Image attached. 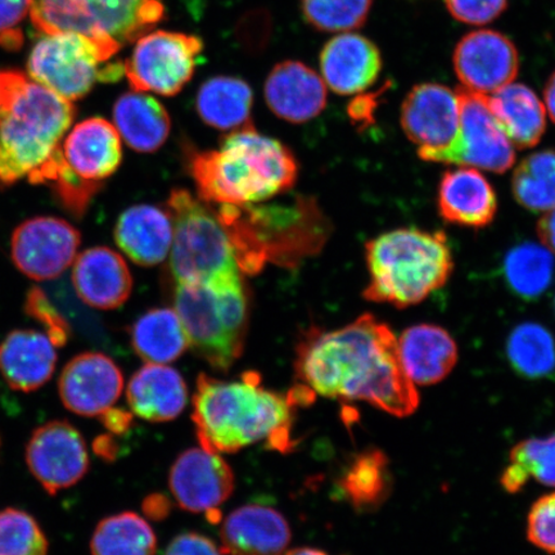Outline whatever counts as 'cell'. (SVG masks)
<instances>
[{
  "label": "cell",
  "instance_id": "1",
  "mask_svg": "<svg viewBox=\"0 0 555 555\" xmlns=\"http://www.w3.org/2000/svg\"><path fill=\"white\" fill-rule=\"evenodd\" d=\"M295 371L304 385L324 398L364 401L399 418L420 405V395L401 365L397 337L373 314L343 328L305 332Z\"/></svg>",
  "mask_w": 555,
  "mask_h": 555
},
{
  "label": "cell",
  "instance_id": "2",
  "mask_svg": "<svg viewBox=\"0 0 555 555\" xmlns=\"http://www.w3.org/2000/svg\"><path fill=\"white\" fill-rule=\"evenodd\" d=\"M293 408L287 398L260 387L259 373H245L235 382L201 374L192 421L201 448L211 453H235L260 441L286 453L293 447Z\"/></svg>",
  "mask_w": 555,
  "mask_h": 555
},
{
  "label": "cell",
  "instance_id": "3",
  "mask_svg": "<svg viewBox=\"0 0 555 555\" xmlns=\"http://www.w3.org/2000/svg\"><path fill=\"white\" fill-rule=\"evenodd\" d=\"M218 218L231 240L241 272L258 274L268 262L297 268L322 251L331 221L312 197L288 203L220 205Z\"/></svg>",
  "mask_w": 555,
  "mask_h": 555
},
{
  "label": "cell",
  "instance_id": "4",
  "mask_svg": "<svg viewBox=\"0 0 555 555\" xmlns=\"http://www.w3.org/2000/svg\"><path fill=\"white\" fill-rule=\"evenodd\" d=\"M189 165L199 199L219 206L266 203L291 191L298 176L293 152L251 124L233 130L218 151H192Z\"/></svg>",
  "mask_w": 555,
  "mask_h": 555
},
{
  "label": "cell",
  "instance_id": "5",
  "mask_svg": "<svg viewBox=\"0 0 555 555\" xmlns=\"http://www.w3.org/2000/svg\"><path fill=\"white\" fill-rule=\"evenodd\" d=\"M76 115L62 99L20 72H0V189L30 180L61 149Z\"/></svg>",
  "mask_w": 555,
  "mask_h": 555
},
{
  "label": "cell",
  "instance_id": "6",
  "mask_svg": "<svg viewBox=\"0 0 555 555\" xmlns=\"http://www.w3.org/2000/svg\"><path fill=\"white\" fill-rule=\"evenodd\" d=\"M370 283L365 300L405 309L425 301L450 280L453 253L443 232L401 228L365 245Z\"/></svg>",
  "mask_w": 555,
  "mask_h": 555
},
{
  "label": "cell",
  "instance_id": "7",
  "mask_svg": "<svg viewBox=\"0 0 555 555\" xmlns=\"http://www.w3.org/2000/svg\"><path fill=\"white\" fill-rule=\"evenodd\" d=\"M173 307L190 349L225 372L245 350L249 309L241 274L211 282L177 284Z\"/></svg>",
  "mask_w": 555,
  "mask_h": 555
},
{
  "label": "cell",
  "instance_id": "8",
  "mask_svg": "<svg viewBox=\"0 0 555 555\" xmlns=\"http://www.w3.org/2000/svg\"><path fill=\"white\" fill-rule=\"evenodd\" d=\"M162 0H31L30 16L43 34L78 33L113 54L164 18Z\"/></svg>",
  "mask_w": 555,
  "mask_h": 555
},
{
  "label": "cell",
  "instance_id": "9",
  "mask_svg": "<svg viewBox=\"0 0 555 555\" xmlns=\"http://www.w3.org/2000/svg\"><path fill=\"white\" fill-rule=\"evenodd\" d=\"M168 211L173 227L170 270L177 284L241 274L231 240L217 211L185 190L170 193Z\"/></svg>",
  "mask_w": 555,
  "mask_h": 555
},
{
  "label": "cell",
  "instance_id": "10",
  "mask_svg": "<svg viewBox=\"0 0 555 555\" xmlns=\"http://www.w3.org/2000/svg\"><path fill=\"white\" fill-rule=\"evenodd\" d=\"M113 53L78 33L43 34L29 57V76L69 102L81 100L95 82L121 79L124 65Z\"/></svg>",
  "mask_w": 555,
  "mask_h": 555
},
{
  "label": "cell",
  "instance_id": "11",
  "mask_svg": "<svg viewBox=\"0 0 555 555\" xmlns=\"http://www.w3.org/2000/svg\"><path fill=\"white\" fill-rule=\"evenodd\" d=\"M460 130L450 147L427 156L423 162L468 166L496 173L508 171L516 152L489 106L488 95L460 88Z\"/></svg>",
  "mask_w": 555,
  "mask_h": 555
},
{
  "label": "cell",
  "instance_id": "12",
  "mask_svg": "<svg viewBox=\"0 0 555 555\" xmlns=\"http://www.w3.org/2000/svg\"><path fill=\"white\" fill-rule=\"evenodd\" d=\"M203 50V40L193 35L144 34L125 62L124 72L135 92L172 96L189 85Z\"/></svg>",
  "mask_w": 555,
  "mask_h": 555
},
{
  "label": "cell",
  "instance_id": "13",
  "mask_svg": "<svg viewBox=\"0 0 555 555\" xmlns=\"http://www.w3.org/2000/svg\"><path fill=\"white\" fill-rule=\"evenodd\" d=\"M81 234L68 221L38 217L24 221L11 240L12 261L30 280H55L73 266Z\"/></svg>",
  "mask_w": 555,
  "mask_h": 555
},
{
  "label": "cell",
  "instance_id": "14",
  "mask_svg": "<svg viewBox=\"0 0 555 555\" xmlns=\"http://www.w3.org/2000/svg\"><path fill=\"white\" fill-rule=\"evenodd\" d=\"M26 463L48 494H57L86 476L89 468L86 441L68 422H48L35 429L27 443Z\"/></svg>",
  "mask_w": 555,
  "mask_h": 555
},
{
  "label": "cell",
  "instance_id": "15",
  "mask_svg": "<svg viewBox=\"0 0 555 555\" xmlns=\"http://www.w3.org/2000/svg\"><path fill=\"white\" fill-rule=\"evenodd\" d=\"M453 67L462 88L491 95L519 73V53L502 33L489 29L464 35L453 53Z\"/></svg>",
  "mask_w": 555,
  "mask_h": 555
},
{
  "label": "cell",
  "instance_id": "16",
  "mask_svg": "<svg viewBox=\"0 0 555 555\" xmlns=\"http://www.w3.org/2000/svg\"><path fill=\"white\" fill-rule=\"evenodd\" d=\"M400 122L422 159L447 150L460 130L456 90L437 82L415 86L401 104Z\"/></svg>",
  "mask_w": 555,
  "mask_h": 555
},
{
  "label": "cell",
  "instance_id": "17",
  "mask_svg": "<svg viewBox=\"0 0 555 555\" xmlns=\"http://www.w3.org/2000/svg\"><path fill=\"white\" fill-rule=\"evenodd\" d=\"M169 485L180 508L203 513L219 508L232 496L235 478L231 466L219 454L193 448L173 462Z\"/></svg>",
  "mask_w": 555,
  "mask_h": 555
},
{
  "label": "cell",
  "instance_id": "18",
  "mask_svg": "<svg viewBox=\"0 0 555 555\" xmlns=\"http://www.w3.org/2000/svg\"><path fill=\"white\" fill-rule=\"evenodd\" d=\"M124 377L113 359L101 352H82L61 373L62 402L75 414L101 416L121 397Z\"/></svg>",
  "mask_w": 555,
  "mask_h": 555
},
{
  "label": "cell",
  "instance_id": "19",
  "mask_svg": "<svg viewBox=\"0 0 555 555\" xmlns=\"http://www.w3.org/2000/svg\"><path fill=\"white\" fill-rule=\"evenodd\" d=\"M384 67L379 48L357 33H341L324 46L321 72L325 86L339 95L365 92Z\"/></svg>",
  "mask_w": 555,
  "mask_h": 555
},
{
  "label": "cell",
  "instance_id": "20",
  "mask_svg": "<svg viewBox=\"0 0 555 555\" xmlns=\"http://www.w3.org/2000/svg\"><path fill=\"white\" fill-rule=\"evenodd\" d=\"M61 150L69 170L92 184L103 185L122 162L119 131L102 117L75 125Z\"/></svg>",
  "mask_w": 555,
  "mask_h": 555
},
{
  "label": "cell",
  "instance_id": "21",
  "mask_svg": "<svg viewBox=\"0 0 555 555\" xmlns=\"http://www.w3.org/2000/svg\"><path fill=\"white\" fill-rule=\"evenodd\" d=\"M263 94L272 113L293 124L315 119L327 104V86L322 76L297 61L276 65L268 76Z\"/></svg>",
  "mask_w": 555,
  "mask_h": 555
},
{
  "label": "cell",
  "instance_id": "22",
  "mask_svg": "<svg viewBox=\"0 0 555 555\" xmlns=\"http://www.w3.org/2000/svg\"><path fill=\"white\" fill-rule=\"evenodd\" d=\"M288 520L272 506L247 504L227 517L220 530L221 554L282 555L291 541Z\"/></svg>",
  "mask_w": 555,
  "mask_h": 555
},
{
  "label": "cell",
  "instance_id": "23",
  "mask_svg": "<svg viewBox=\"0 0 555 555\" xmlns=\"http://www.w3.org/2000/svg\"><path fill=\"white\" fill-rule=\"evenodd\" d=\"M73 284L82 302L100 310L120 308L133 291L127 262L108 247L86 249L75 259Z\"/></svg>",
  "mask_w": 555,
  "mask_h": 555
},
{
  "label": "cell",
  "instance_id": "24",
  "mask_svg": "<svg viewBox=\"0 0 555 555\" xmlns=\"http://www.w3.org/2000/svg\"><path fill=\"white\" fill-rule=\"evenodd\" d=\"M437 210L449 224L485 228L496 217V193L480 171L462 166L443 173L437 191Z\"/></svg>",
  "mask_w": 555,
  "mask_h": 555
},
{
  "label": "cell",
  "instance_id": "25",
  "mask_svg": "<svg viewBox=\"0 0 555 555\" xmlns=\"http://www.w3.org/2000/svg\"><path fill=\"white\" fill-rule=\"evenodd\" d=\"M55 347L44 333L13 331L0 344V374L13 390H38L53 376L57 364Z\"/></svg>",
  "mask_w": 555,
  "mask_h": 555
},
{
  "label": "cell",
  "instance_id": "26",
  "mask_svg": "<svg viewBox=\"0 0 555 555\" xmlns=\"http://www.w3.org/2000/svg\"><path fill=\"white\" fill-rule=\"evenodd\" d=\"M402 367L413 384L431 386L446 379L457 362V346L447 330L416 324L398 339Z\"/></svg>",
  "mask_w": 555,
  "mask_h": 555
},
{
  "label": "cell",
  "instance_id": "27",
  "mask_svg": "<svg viewBox=\"0 0 555 555\" xmlns=\"http://www.w3.org/2000/svg\"><path fill=\"white\" fill-rule=\"evenodd\" d=\"M173 227L168 210L137 205L125 210L115 227V241L121 251L138 266H158L168 258Z\"/></svg>",
  "mask_w": 555,
  "mask_h": 555
},
{
  "label": "cell",
  "instance_id": "28",
  "mask_svg": "<svg viewBox=\"0 0 555 555\" xmlns=\"http://www.w3.org/2000/svg\"><path fill=\"white\" fill-rule=\"evenodd\" d=\"M127 398L131 413L139 418L170 422L184 411L189 388L177 370L166 364H145L131 377Z\"/></svg>",
  "mask_w": 555,
  "mask_h": 555
},
{
  "label": "cell",
  "instance_id": "29",
  "mask_svg": "<svg viewBox=\"0 0 555 555\" xmlns=\"http://www.w3.org/2000/svg\"><path fill=\"white\" fill-rule=\"evenodd\" d=\"M489 106L513 147H535L546 129V108L527 86L511 82L488 95Z\"/></svg>",
  "mask_w": 555,
  "mask_h": 555
},
{
  "label": "cell",
  "instance_id": "30",
  "mask_svg": "<svg viewBox=\"0 0 555 555\" xmlns=\"http://www.w3.org/2000/svg\"><path fill=\"white\" fill-rule=\"evenodd\" d=\"M114 125L124 142L139 154H154L168 141V111L154 96L142 92L122 94L114 107Z\"/></svg>",
  "mask_w": 555,
  "mask_h": 555
},
{
  "label": "cell",
  "instance_id": "31",
  "mask_svg": "<svg viewBox=\"0 0 555 555\" xmlns=\"http://www.w3.org/2000/svg\"><path fill=\"white\" fill-rule=\"evenodd\" d=\"M339 494L358 512H373L392 490L390 461L384 451L367 448L351 457L338 480Z\"/></svg>",
  "mask_w": 555,
  "mask_h": 555
},
{
  "label": "cell",
  "instance_id": "32",
  "mask_svg": "<svg viewBox=\"0 0 555 555\" xmlns=\"http://www.w3.org/2000/svg\"><path fill=\"white\" fill-rule=\"evenodd\" d=\"M253 102V89L246 81L232 76H215L201 86L196 108L205 124L227 131L249 125Z\"/></svg>",
  "mask_w": 555,
  "mask_h": 555
},
{
  "label": "cell",
  "instance_id": "33",
  "mask_svg": "<svg viewBox=\"0 0 555 555\" xmlns=\"http://www.w3.org/2000/svg\"><path fill=\"white\" fill-rule=\"evenodd\" d=\"M131 344L138 357L151 364L176 362L190 349L177 311L168 308L144 312L131 328Z\"/></svg>",
  "mask_w": 555,
  "mask_h": 555
},
{
  "label": "cell",
  "instance_id": "34",
  "mask_svg": "<svg viewBox=\"0 0 555 555\" xmlns=\"http://www.w3.org/2000/svg\"><path fill=\"white\" fill-rule=\"evenodd\" d=\"M506 358L519 377L529 380L553 378L555 374V339L539 323L526 322L511 332Z\"/></svg>",
  "mask_w": 555,
  "mask_h": 555
},
{
  "label": "cell",
  "instance_id": "35",
  "mask_svg": "<svg viewBox=\"0 0 555 555\" xmlns=\"http://www.w3.org/2000/svg\"><path fill=\"white\" fill-rule=\"evenodd\" d=\"M157 539L147 520L124 512L101 520L93 533L92 555H155Z\"/></svg>",
  "mask_w": 555,
  "mask_h": 555
},
{
  "label": "cell",
  "instance_id": "36",
  "mask_svg": "<svg viewBox=\"0 0 555 555\" xmlns=\"http://www.w3.org/2000/svg\"><path fill=\"white\" fill-rule=\"evenodd\" d=\"M533 480L555 489V434L531 437L511 450L509 464L501 483L508 494H517Z\"/></svg>",
  "mask_w": 555,
  "mask_h": 555
},
{
  "label": "cell",
  "instance_id": "37",
  "mask_svg": "<svg viewBox=\"0 0 555 555\" xmlns=\"http://www.w3.org/2000/svg\"><path fill=\"white\" fill-rule=\"evenodd\" d=\"M555 272L554 255L543 245L526 242L505 256L504 275L513 293L535 300L551 287Z\"/></svg>",
  "mask_w": 555,
  "mask_h": 555
},
{
  "label": "cell",
  "instance_id": "38",
  "mask_svg": "<svg viewBox=\"0 0 555 555\" xmlns=\"http://www.w3.org/2000/svg\"><path fill=\"white\" fill-rule=\"evenodd\" d=\"M512 192L527 210H552L555 207V151H540L524 158L513 172Z\"/></svg>",
  "mask_w": 555,
  "mask_h": 555
},
{
  "label": "cell",
  "instance_id": "39",
  "mask_svg": "<svg viewBox=\"0 0 555 555\" xmlns=\"http://www.w3.org/2000/svg\"><path fill=\"white\" fill-rule=\"evenodd\" d=\"M373 0H301L308 23L319 31L349 33L360 29L370 16Z\"/></svg>",
  "mask_w": 555,
  "mask_h": 555
},
{
  "label": "cell",
  "instance_id": "40",
  "mask_svg": "<svg viewBox=\"0 0 555 555\" xmlns=\"http://www.w3.org/2000/svg\"><path fill=\"white\" fill-rule=\"evenodd\" d=\"M48 540L37 520L24 511L0 512V555H47Z\"/></svg>",
  "mask_w": 555,
  "mask_h": 555
},
{
  "label": "cell",
  "instance_id": "41",
  "mask_svg": "<svg viewBox=\"0 0 555 555\" xmlns=\"http://www.w3.org/2000/svg\"><path fill=\"white\" fill-rule=\"evenodd\" d=\"M527 539L550 554H555V492L540 498L527 517Z\"/></svg>",
  "mask_w": 555,
  "mask_h": 555
},
{
  "label": "cell",
  "instance_id": "42",
  "mask_svg": "<svg viewBox=\"0 0 555 555\" xmlns=\"http://www.w3.org/2000/svg\"><path fill=\"white\" fill-rule=\"evenodd\" d=\"M25 311L35 321L43 324L47 336L60 347L67 343L69 327L64 318L60 315L48 296L38 287H33L26 296Z\"/></svg>",
  "mask_w": 555,
  "mask_h": 555
},
{
  "label": "cell",
  "instance_id": "43",
  "mask_svg": "<svg viewBox=\"0 0 555 555\" xmlns=\"http://www.w3.org/2000/svg\"><path fill=\"white\" fill-rule=\"evenodd\" d=\"M509 0H443L451 17L462 24L482 26L501 17Z\"/></svg>",
  "mask_w": 555,
  "mask_h": 555
},
{
  "label": "cell",
  "instance_id": "44",
  "mask_svg": "<svg viewBox=\"0 0 555 555\" xmlns=\"http://www.w3.org/2000/svg\"><path fill=\"white\" fill-rule=\"evenodd\" d=\"M30 9L31 0H0V41L10 50L17 48L23 41L17 26L23 23Z\"/></svg>",
  "mask_w": 555,
  "mask_h": 555
},
{
  "label": "cell",
  "instance_id": "45",
  "mask_svg": "<svg viewBox=\"0 0 555 555\" xmlns=\"http://www.w3.org/2000/svg\"><path fill=\"white\" fill-rule=\"evenodd\" d=\"M163 555H221V552L210 539L186 532L173 539Z\"/></svg>",
  "mask_w": 555,
  "mask_h": 555
},
{
  "label": "cell",
  "instance_id": "46",
  "mask_svg": "<svg viewBox=\"0 0 555 555\" xmlns=\"http://www.w3.org/2000/svg\"><path fill=\"white\" fill-rule=\"evenodd\" d=\"M377 103L378 101L374 94H359L349 106L351 120L356 124H370Z\"/></svg>",
  "mask_w": 555,
  "mask_h": 555
},
{
  "label": "cell",
  "instance_id": "47",
  "mask_svg": "<svg viewBox=\"0 0 555 555\" xmlns=\"http://www.w3.org/2000/svg\"><path fill=\"white\" fill-rule=\"evenodd\" d=\"M133 413L122 411V409L111 408L106 413L101 415V418L104 427H106L109 433L122 435L128 431L131 423H133Z\"/></svg>",
  "mask_w": 555,
  "mask_h": 555
},
{
  "label": "cell",
  "instance_id": "48",
  "mask_svg": "<svg viewBox=\"0 0 555 555\" xmlns=\"http://www.w3.org/2000/svg\"><path fill=\"white\" fill-rule=\"evenodd\" d=\"M144 515L154 520H163L170 515L171 503L163 494H152L144 499Z\"/></svg>",
  "mask_w": 555,
  "mask_h": 555
},
{
  "label": "cell",
  "instance_id": "49",
  "mask_svg": "<svg viewBox=\"0 0 555 555\" xmlns=\"http://www.w3.org/2000/svg\"><path fill=\"white\" fill-rule=\"evenodd\" d=\"M537 231L541 245L555 256V207L539 220Z\"/></svg>",
  "mask_w": 555,
  "mask_h": 555
},
{
  "label": "cell",
  "instance_id": "50",
  "mask_svg": "<svg viewBox=\"0 0 555 555\" xmlns=\"http://www.w3.org/2000/svg\"><path fill=\"white\" fill-rule=\"evenodd\" d=\"M544 101L546 114H550L552 121L555 124V72L546 81L544 89Z\"/></svg>",
  "mask_w": 555,
  "mask_h": 555
},
{
  "label": "cell",
  "instance_id": "51",
  "mask_svg": "<svg viewBox=\"0 0 555 555\" xmlns=\"http://www.w3.org/2000/svg\"><path fill=\"white\" fill-rule=\"evenodd\" d=\"M96 453L106 457V460H114V455L116 453V447L111 437L104 436L101 437L99 441L95 443Z\"/></svg>",
  "mask_w": 555,
  "mask_h": 555
},
{
  "label": "cell",
  "instance_id": "52",
  "mask_svg": "<svg viewBox=\"0 0 555 555\" xmlns=\"http://www.w3.org/2000/svg\"><path fill=\"white\" fill-rule=\"evenodd\" d=\"M282 555H328L327 553L319 550H314V547H297V550L289 551L286 554Z\"/></svg>",
  "mask_w": 555,
  "mask_h": 555
}]
</instances>
